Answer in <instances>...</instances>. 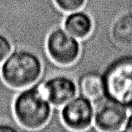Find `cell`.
Masks as SVG:
<instances>
[{
	"label": "cell",
	"mask_w": 132,
	"mask_h": 132,
	"mask_svg": "<svg viewBox=\"0 0 132 132\" xmlns=\"http://www.w3.org/2000/svg\"><path fill=\"white\" fill-rule=\"evenodd\" d=\"M60 117L68 131H91L94 121L93 101L78 94L60 108Z\"/></svg>",
	"instance_id": "obj_6"
},
{
	"label": "cell",
	"mask_w": 132,
	"mask_h": 132,
	"mask_svg": "<svg viewBox=\"0 0 132 132\" xmlns=\"http://www.w3.org/2000/svg\"><path fill=\"white\" fill-rule=\"evenodd\" d=\"M46 52L55 64L68 66L77 60L80 54V40L72 36L63 26L53 29L46 38Z\"/></svg>",
	"instance_id": "obj_4"
},
{
	"label": "cell",
	"mask_w": 132,
	"mask_h": 132,
	"mask_svg": "<svg viewBox=\"0 0 132 132\" xmlns=\"http://www.w3.org/2000/svg\"><path fill=\"white\" fill-rule=\"evenodd\" d=\"M93 104L94 121L91 131H122L129 114L123 105L104 95L94 100Z\"/></svg>",
	"instance_id": "obj_5"
},
{
	"label": "cell",
	"mask_w": 132,
	"mask_h": 132,
	"mask_svg": "<svg viewBox=\"0 0 132 132\" xmlns=\"http://www.w3.org/2000/svg\"><path fill=\"white\" fill-rule=\"evenodd\" d=\"M44 63L36 52L27 48H14L0 64V76L9 88L19 90L43 78Z\"/></svg>",
	"instance_id": "obj_2"
},
{
	"label": "cell",
	"mask_w": 132,
	"mask_h": 132,
	"mask_svg": "<svg viewBox=\"0 0 132 132\" xmlns=\"http://www.w3.org/2000/svg\"><path fill=\"white\" fill-rule=\"evenodd\" d=\"M79 95H84L94 101L104 95V87L101 74L86 73L76 80Z\"/></svg>",
	"instance_id": "obj_10"
},
{
	"label": "cell",
	"mask_w": 132,
	"mask_h": 132,
	"mask_svg": "<svg viewBox=\"0 0 132 132\" xmlns=\"http://www.w3.org/2000/svg\"><path fill=\"white\" fill-rule=\"evenodd\" d=\"M104 96L132 112V54L114 58L102 71Z\"/></svg>",
	"instance_id": "obj_3"
},
{
	"label": "cell",
	"mask_w": 132,
	"mask_h": 132,
	"mask_svg": "<svg viewBox=\"0 0 132 132\" xmlns=\"http://www.w3.org/2000/svg\"><path fill=\"white\" fill-rule=\"evenodd\" d=\"M14 48L12 40L5 34L0 32V64Z\"/></svg>",
	"instance_id": "obj_12"
},
{
	"label": "cell",
	"mask_w": 132,
	"mask_h": 132,
	"mask_svg": "<svg viewBox=\"0 0 132 132\" xmlns=\"http://www.w3.org/2000/svg\"><path fill=\"white\" fill-rule=\"evenodd\" d=\"M43 89L52 106L58 109L78 95L75 79L60 73L43 79Z\"/></svg>",
	"instance_id": "obj_7"
},
{
	"label": "cell",
	"mask_w": 132,
	"mask_h": 132,
	"mask_svg": "<svg viewBox=\"0 0 132 132\" xmlns=\"http://www.w3.org/2000/svg\"><path fill=\"white\" fill-rule=\"evenodd\" d=\"M122 131L132 132V112H130L128 114V116L126 118V122H125Z\"/></svg>",
	"instance_id": "obj_14"
},
{
	"label": "cell",
	"mask_w": 132,
	"mask_h": 132,
	"mask_svg": "<svg viewBox=\"0 0 132 132\" xmlns=\"http://www.w3.org/2000/svg\"><path fill=\"white\" fill-rule=\"evenodd\" d=\"M23 130L21 128L15 125H13L11 123L3 122V121H0V132H11V131H20Z\"/></svg>",
	"instance_id": "obj_13"
},
{
	"label": "cell",
	"mask_w": 132,
	"mask_h": 132,
	"mask_svg": "<svg viewBox=\"0 0 132 132\" xmlns=\"http://www.w3.org/2000/svg\"><path fill=\"white\" fill-rule=\"evenodd\" d=\"M85 1L86 0H54L58 8L66 13L82 9Z\"/></svg>",
	"instance_id": "obj_11"
},
{
	"label": "cell",
	"mask_w": 132,
	"mask_h": 132,
	"mask_svg": "<svg viewBox=\"0 0 132 132\" xmlns=\"http://www.w3.org/2000/svg\"><path fill=\"white\" fill-rule=\"evenodd\" d=\"M13 117L23 130H44L53 116L54 108L45 96L43 79L19 89L13 100Z\"/></svg>",
	"instance_id": "obj_1"
},
{
	"label": "cell",
	"mask_w": 132,
	"mask_h": 132,
	"mask_svg": "<svg viewBox=\"0 0 132 132\" xmlns=\"http://www.w3.org/2000/svg\"><path fill=\"white\" fill-rule=\"evenodd\" d=\"M62 26L69 34L82 40L92 32L94 23L91 16L87 12L79 9L66 13Z\"/></svg>",
	"instance_id": "obj_8"
},
{
	"label": "cell",
	"mask_w": 132,
	"mask_h": 132,
	"mask_svg": "<svg viewBox=\"0 0 132 132\" xmlns=\"http://www.w3.org/2000/svg\"><path fill=\"white\" fill-rule=\"evenodd\" d=\"M110 35L117 46L116 57L120 50L132 47V11L117 17L111 27Z\"/></svg>",
	"instance_id": "obj_9"
}]
</instances>
